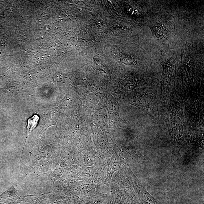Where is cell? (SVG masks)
Segmentation results:
<instances>
[{
	"instance_id": "cell-1",
	"label": "cell",
	"mask_w": 204,
	"mask_h": 204,
	"mask_svg": "<svg viewBox=\"0 0 204 204\" xmlns=\"http://www.w3.org/2000/svg\"><path fill=\"white\" fill-rule=\"evenodd\" d=\"M152 32L157 38L164 39L167 38L168 31L166 26L160 21H155L151 25Z\"/></svg>"
},
{
	"instance_id": "cell-2",
	"label": "cell",
	"mask_w": 204,
	"mask_h": 204,
	"mask_svg": "<svg viewBox=\"0 0 204 204\" xmlns=\"http://www.w3.org/2000/svg\"><path fill=\"white\" fill-rule=\"evenodd\" d=\"M39 117L37 115H34L30 118L28 119L26 123L27 127V138L28 137L29 133L36 127L38 124Z\"/></svg>"
},
{
	"instance_id": "cell-3",
	"label": "cell",
	"mask_w": 204,
	"mask_h": 204,
	"mask_svg": "<svg viewBox=\"0 0 204 204\" xmlns=\"http://www.w3.org/2000/svg\"><path fill=\"white\" fill-rule=\"evenodd\" d=\"M49 6H47V8H49Z\"/></svg>"
},
{
	"instance_id": "cell-4",
	"label": "cell",
	"mask_w": 204,
	"mask_h": 204,
	"mask_svg": "<svg viewBox=\"0 0 204 204\" xmlns=\"http://www.w3.org/2000/svg\"><path fill=\"white\" fill-rule=\"evenodd\" d=\"M40 60V59H39V58H38V60Z\"/></svg>"
},
{
	"instance_id": "cell-5",
	"label": "cell",
	"mask_w": 204,
	"mask_h": 204,
	"mask_svg": "<svg viewBox=\"0 0 204 204\" xmlns=\"http://www.w3.org/2000/svg\"><path fill=\"white\" fill-rule=\"evenodd\" d=\"M42 39H43V37H42Z\"/></svg>"
},
{
	"instance_id": "cell-6",
	"label": "cell",
	"mask_w": 204,
	"mask_h": 204,
	"mask_svg": "<svg viewBox=\"0 0 204 204\" xmlns=\"http://www.w3.org/2000/svg\"><path fill=\"white\" fill-rule=\"evenodd\" d=\"M42 58H44V57H42Z\"/></svg>"
}]
</instances>
